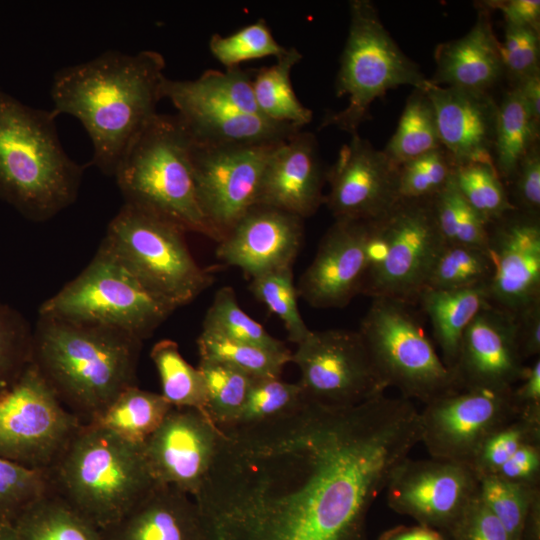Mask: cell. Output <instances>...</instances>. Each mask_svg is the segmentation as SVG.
<instances>
[{
	"label": "cell",
	"instance_id": "obj_50",
	"mask_svg": "<svg viewBox=\"0 0 540 540\" xmlns=\"http://www.w3.org/2000/svg\"><path fill=\"white\" fill-rule=\"evenodd\" d=\"M252 77L253 74L236 67L225 71L207 70L196 81L214 96L240 110L264 117L255 102Z\"/></svg>",
	"mask_w": 540,
	"mask_h": 540
},
{
	"label": "cell",
	"instance_id": "obj_60",
	"mask_svg": "<svg viewBox=\"0 0 540 540\" xmlns=\"http://www.w3.org/2000/svg\"><path fill=\"white\" fill-rule=\"evenodd\" d=\"M1 303V302H0Z\"/></svg>",
	"mask_w": 540,
	"mask_h": 540
},
{
	"label": "cell",
	"instance_id": "obj_56",
	"mask_svg": "<svg viewBox=\"0 0 540 540\" xmlns=\"http://www.w3.org/2000/svg\"><path fill=\"white\" fill-rule=\"evenodd\" d=\"M520 355L525 361L539 357L540 353V302L514 315Z\"/></svg>",
	"mask_w": 540,
	"mask_h": 540
},
{
	"label": "cell",
	"instance_id": "obj_57",
	"mask_svg": "<svg viewBox=\"0 0 540 540\" xmlns=\"http://www.w3.org/2000/svg\"><path fill=\"white\" fill-rule=\"evenodd\" d=\"M379 540H448L440 531L418 524L417 526H398L384 532Z\"/></svg>",
	"mask_w": 540,
	"mask_h": 540
},
{
	"label": "cell",
	"instance_id": "obj_10",
	"mask_svg": "<svg viewBox=\"0 0 540 540\" xmlns=\"http://www.w3.org/2000/svg\"><path fill=\"white\" fill-rule=\"evenodd\" d=\"M444 244L432 198L399 199L386 215L371 221L361 294L417 304Z\"/></svg>",
	"mask_w": 540,
	"mask_h": 540
},
{
	"label": "cell",
	"instance_id": "obj_55",
	"mask_svg": "<svg viewBox=\"0 0 540 540\" xmlns=\"http://www.w3.org/2000/svg\"><path fill=\"white\" fill-rule=\"evenodd\" d=\"M481 2L491 11H501L505 24L529 27L540 32L539 0H487Z\"/></svg>",
	"mask_w": 540,
	"mask_h": 540
},
{
	"label": "cell",
	"instance_id": "obj_30",
	"mask_svg": "<svg viewBox=\"0 0 540 540\" xmlns=\"http://www.w3.org/2000/svg\"><path fill=\"white\" fill-rule=\"evenodd\" d=\"M540 124L530 116L515 87H509L498 102L492 149L494 167L505 184L512 179L519 163L539 143Z\"/></svg>",
	"mask_w": 540,
	"mask_h": 540
},
{
	"label": "cell",
	"instance_id": "obj_18",
	"mask_svg": "<svg viewBox=\"0 0 540 540\" xmlns=\"http://www.w3.org/2000/svg\"><path fill=\"white\" fill-rule=\"evenodd\" d=\"M324 204L337 219L373 221L397 203V167L358 133L351 135L326 171Z\"/></svg>",
	"mask_w": 540,
	"mask_h": 540
},
{
	"label": "cell",
	"instance_id": "obj_23",
	"mask_svg": "<svg viewBox=\"0 0 540 540\" xmlns=\"http://www.w3.org/2000/svg\"><path fill=\"white\" fill-rule=\"evenodd\" d=\"M303 239L302 218L255 205L218 242L216 256L252 279L293 267Z\"/></svg>",
	"mask_w": 540,
	"mask_h": 540
},
{
	"label": "cell",
	"instance_id": "obj_17",
	"mask_svg": "<svg viewBox=\"0 0 540 540\" xmlns=\"http://www.w3.org/2000/svg\"><path fill=\"white\" fill-rule=\"evenodd\" d=\"M222 435L203 412L172 407L143 443L155 482L175 487L193 498L211 469Z\"/></svg>",
	"mask_w": 540,
	"mask_h": 540
},
{
	"label": "cell",
	"instance_id": "obj_38",
	"mask_svg": "<svg viewBox=\"0 0 540 540\" xmlns=\"http://www.w3.org/2000/svg\"><path fill=\"white\" fill-rule=\"evenodd\" d=\"M432 205L436 223L446 244H460L488 250L489 224L458 191L453 176L435 196Z\"/></svg>",
	"mask_w": 540,
	"mask_h": 540
},
{
	"label": "cell",
	"instance_id": "obj_32",
	"mask_svg": "<svg viewBox=\"0 0 540 540\" xmlns=\"http://www.w3.org/2000/svg\"><path fill=\"white\" fill-rule=\"evenodd\" d=\"M172 407L162 394L134 385L86 423L103 427L124 440L141 445L160 426Z\"/></svg>",
	"mask_w": 540,
	"mask_h": 540
},
{
	"label": "cell",
	"instance_id": "obj_6",
	"mask_svg": "<svg viewBox=\"0 0 540 540\" xmlns=\"http://www.w3.org/2000/svg\"><path fill=\"white\" fill-rule=\"evenodd\" d=\"M191 146L177 115L157 113L129 146L113 177L124 203L218 242L198 201Z\"/></svg>",
	"mask_w": 540,
	"mask_h": 540
},
{
	"label": "cell",
	"instance_id": "obj_46",
	"mask_svg": "<svg viewBox=\"0 0 540 540\" xmlns=\"http://www.w3.org/2000/svg\"><path fill=\"white\" fill-rule=\"evenodd\" d=\"M32 328L15 308L0 303V396L31 362Z\"/></svg>",
	"mask_w": 540,
	"mask_h": 540
},
{
	"label": "cell",
	"instance_id": "obj_22",
	"mask_svg": "<svg viewBox=\"0 0 540 540\" xmlns=\"http://www.w3.org/2000/svg\"><path fill=\"white\" fill-rule=\"evenodd\" d=\"M452 373L458 389L512 390L524 377L515 316L492 305L466 328Z\"/></svg>",
	"mask_w": 540,
	"mask_h": 540
},
{
	"label": "cell",
	"instance_id": "obj_3",
	"mask_svg": "<svg viewBox=\"0 0 540 540\" xmlns=\"http://www.w3.org/2000/svg\"><path fill=\"white\" fill-rule=\"evenodd\" d=\"M142 342L118 329L38 315L31 362L65 407L89 422L136 385Z\"/></svg>",
	"mask_w": 540,
	"mask_h": 540
},
{
	"label": "cell",
	"instance_id": "obj_20",
	"mask_svg": "<svg viewBox=\"0 0 540 540\" xmlns=\"http://www.w3.org/2000/svg\"><path fill=\"white\" fill-rule=\"evenodd\" d=\"M162 96L173 104L192 141L199 144H277L302 130L246 113L209 93L196 79L166 77Z\"/></svg>",
	"mask_w": 540,
	"mask_h": 540
},
{
	"label": "cell",
	"instance_id": "obj_59",
	"mask_svg": "<svg viewBox=\"0 0 540 540\" xmlns=\"http://www.w3.org/2000/svg\"><path fill=\"white\" fill-rule=\"evenodd\" d=\"M0 540H18L17 533L12 522L0 520Z\"/></svg>",
	"mask_w": 540,
	"mask_h": 540
},
{
	"label": "cell",
	"instance_id": "obj_16",
	"mask_svg": "<svg viewBox=\"0 0 540 540\" xmlns=\"http://www.w3.org/2000/svg\"><path fill=\"white\" fill-rule=\"evenodd\" d=\"M391 509L445 536L478 494L471 466L449 460L406 458L386 486Z\"/></svg>",
	"mask_w": 540,
	"mask_h": 540
},
{
	"label": "cell",
	"instance_id": "obj_14",
	"mask_svg": "<svg viewBox=\"0 0 540 540\" xmlns=\"http://www.w3.org/2000/svg\"><path fill=\"white\" fill-rule=\"evenodd\" d=\"M280 143L207 145L192 141L198 201L219 241L256 205L265 167Z\"/></svg>",
	"mask_w": 540,
	"mask_h": 540
},
{
	"label": "cell",
	"instance_id": "obj_12",
	"mask_svg": "<svg viewBox=\"0 0 540 540\" xmlns=\"http://www.w3.org/2000/svg\"><path fill=\"white\" fill-rule=\"evenodd\" d=\"M82 424L30 362L0 396V457L48 472Z\"/></svg>",
	"mask_w": 540,
	"mask_h": 540
},
{
	"label": "cell",
	"instance_id": "obj_2",
	"mask_svg": "<svg viewBox=\"0 0 540 540\" xmlns=\"http://www.w3.org/2000/svg\"><path fill=\"white\" fill-rule=\"evenodd\" d=\"M164 69L157 51L108 50L54 74L51 111L81 122L93 147L90 164L102 173L114 176L129 146L157 114Z\"/></svg>",
	"mask_w": 540,
	"mask_h": 540
},
{
	"label": "cell",
	"instance_id": "obj_8",
	"mask_svg": "<svg viewBox=\"0 0 540 540\" xmlns=\"http://www.w3.org/2000/svg\"><path fill=\"white\" fill-rule=\"evenodd\" d=\"M184 234L174 223L124 203L109 222L101 245L152 295L176 310L213 282L194 259Z\"/></svg>",
	"mask_w": 540,
	"mask_h": 540
},
{
	"label": "cell",
	"instance_id": "obj_53",
	"mask_svg": "<svg viewBox=\"0 0 540 540\" xmlns=\"http://www.w3.org/2000/svg\"><path fill=\"white\" fill-rule=\"evenodd\" d=\"M494 475L514 483L539 486L540 442L520 447Z\"/></svg>",
	"mask_w": 540,
	"mask_h": 540
},
{
	"label": "cell",
	"instance_id": "obj_54",
	"mask_svg": "<svg viewBox=\"0 0 540 540\" xmlns=\"http://www.w3.org/2000/svg\"><path fill=\"white\" fill-rule=\"evenodd\" d=\"M517 415L540 421V359L536 358L512 390Z\"/></svg>",
	"mask_w": 540,
	"mask_h": 540
},
{
	"label": "cell",
	"instance_id": "obj_58",
	"mask_svg": "<svg viewBox=\"0 0 540 540\" xmlns=\"http://www.w3.org/2000/svg\"><path fill=\"white\" fill-rule=\"evenodd\" d=\"M514 87L518 89L530 116L540 124V74L531 76Z\"/></svg>",
	"mask_w": 540,
	"mask_h": 540
},
{
	"label": "cell",
	"instance_id": "obj_5",
	"mask_svg": "<svg viewBox=\"0 0 540 540\" xmlns=\"http://www.w3.org/2000/svg\"><path fill=\"white\" fill-rule=\"evenodd\" d=\"M51 489L104 532L157 483L143 444L83 423L48 471Z\"/></svg>",
	"mask_w": 540,
	"mask_h": 540
},
{
	"label": "cell",
	"instance_id": "obj_19",
	"mask_svg": "<svg viewBox=\"0 0 540 540\" xmlns=\"http://www.w3.org/2000/svg\"><path fill=\"white\" fill-rule=\"evenodd\" d=\"M490 304L517 315L540 302V215L513 210L488 226Z\"/></svg>",
	"mask_w": 540,
	"mask_h": 540
},
{
	"label": "cell",
	"instance_id": "obj_11",
	"mask_svg": "<svg viewBox=\"0 0 540 540\" xmlns=\"http://www.w3.org/2000/svg\"><path fill=\"white\" fill-rule=\"evenodd\" d=\"M410 306L372 298L358 332L386 388L425 405L458 388Z\"/></svg>",
	"mask_w": 540,
	"mask_h": 540
},
{
	"label": "cell",
	"instance_id": "obj_52",
	"mask_svg": "<svg viewBox=\"0 0 540 540\" xmlns=\"http://www.w3.org/2000/svg\"><path fill=\"white\" fill-rule=\"evenodd\" d=\"M446 537L448 540H512L478 494L465 508Z\"/></svg>",
	"mask_w": 540,
	"mask_h": 540
},
{
	"label": "cell",
	"instance_id": "obj_25",
	"mask_svg": "<svg viewBox=\"0 0 540 540\" xmlns=\"http://www.w3.org/2000/svg\"><path fill=\"white\" fill-rule=\"evenodd\" d=\"M424 90L434 108L441 146L455 167L493 163L498 102L492 94L429 82Z\"/></svg>",
	"mask_w": 540,
	"mask_h": 540
},
{
	"label": "cell",
	"instance_id": "obj_29",
	"mask_svg": "<svg viewBox=\"0 0 540 540\" xmlns=\"http://www.w3.org/2000/svg\"><path fill=\"white\" fill-rule=\"evenodd\" d=\"M13 524L18 540H107L103 530L52 489L27 506Z\"/></svg>",
	"mask_w": 540,
	"mask_h": 540
},
{
	"label": "cell",
	"instance_id": "obj_21",
	"mask_svg": "<svg viewBox=\"0 0 540 540\" xmlns=\"http://www.w3.org/2000/svg\"><path fill=\"white\" fill-rule=\"evenodd\" d=\"M371 221L337 219L323 236L296 286L315 308H343L357 295L368 269Z\"/></svg>",
	"mask_w": 540,
	"mask_h": 540
},
{
	"label": "cell",
	"instance_id": "obj_40",
	"mask_svg": "<svg viewBox=\"0 0 540 540\" xmlns=\"http://www.w3.org/2000/svg\"><path fill=\"white\" fill-rule=\"evenodd\" d=\"M453 181L464 199L488 224L516 210L493 163L456 166Z\"/></svg>",
	"mask_w": 540,
	"mask_h": 540
},
{
	"label": "cell",
	"instance_id": "obj_44",
	"mask_svg": "<svg viewBox=\"0 0 540 540\" xmlns=\"http://www.w3.org/2000/svg\"><path fill=\"white\" fill-rule=\"evenodd\" d=\"M286 49L275 40L263 19L227 36L213 34L209 41L212 56L226 69L236 68L243 62L263 57L278 58Z\"/></svg>",
	"mask_w": 540,
	"mask_h": 540
},
{
	"label": "cell",
	"instance_id": "obj_15",
	"mask_svg": "<svg viewBox=\"0 0 540 540\" xmlns=\"http://www.w3.org/2000/svg\"><path fill=\"white\" fill-rule=\"evenodd\" d=\"M512 390L464 388L425 404L420 443L432 458L471 466L484 440L517 416Z\"/></svg>",
	"mask_w": 540,
	"mask_h": 540
},
{
	"label": "cell",
	"instance_id": "obj_41",
	"mask_svg": "<svg viewBox=\"0 0 540 540\" xmlns=\"http://www.w3.org/2000/svg\"><path fill=\"white\" fill-rule=\"evenodd\" d=\"M305 401L298 383H288L280 377H254L240 416L227 430L286 417L296 412Z\"/></svg>",
	"mask_w": 540,
	"mask_h": 540
},
{
	"label": "cell",
	"instance_id": "obj_43",
	"mask_svg": "<svg viewBox=\"0 0 540 540\" xmlns=\"http://www.w3.org/2000/svg\"><path fill=\"white\" fill-rule=\"evenodd\" d=\"M293 267L272 271L251 279L253 296L284 324L288 339L296 345L310 333L297 304V289L293 282Z\"/></svg>",
	"mask_w": 540,
	"mask_h": 540
},
{
	"label": "cell",
	"instance_id": "obj_36",
	"mask_svg": "<svg viewBox=\"0 0 540 540\" xmlns=\"http://www.w3.org/2000/svg\"><path fill=\"white\" fill-rule=\"evenodd\" d=\"M493 271L488 250L445 243L431 269L426 288L462 290L489 286Z\"/></svg>",
	"mask_w": 540,
	"mask_h": 540
},
{
	"label": "cell",
	"instance_id": "obj_51",
	"mask_svg": "<svg viewBox=\"0 0 540 540\" xmlns=\"http://www.w3.org/2000/svg\"><path fill=\"white\" fill-rule=\"evenodd\" d=\"M516 210L540 215V146L536 144L519 163L506 186Z\"/></svg>",
	"mask_w": 540,
	"mask_h": 540
},
{
	"label": "cell",
	"instance_id": "obj_42",
	"mask_svg": "<svg viewBox=\"0 0 540 540\" xmlns=\"http://www.w3.org/2000/svg\"><path fill=\"white\" fill-rule=\"evenodd\" d=\"M478 495L497 517L512 540H522L525 522L539 486L510 482L497 475L478 478Z\"/></svg>",
	"mask_w": 540,
	"mask_h": 540
},
{
	"label": "cell",
	"instance_id": "obj_49",
	"mask_svg": "<svg viewBox=\"0 0 540 540\" xmlns=\"http://www.w3.org/2000/svg\"><path fill=\"white\" fill-rule=\"evenodd\" d=\"M505 77L509 87L540 74V32L529 27L505 24L500 42Z\"/></svg>",
	"mask_w": 540,
	"mask_h": 540
},
{
	"label": "cell",
	"instance_id": "obj_39",
	"mask_svg": "<svg viewBox=\"0 0 540 540\" xmlns=\"http://www.w3.org/2000/svg\"><path fill=\"white\" fill-rule=\"evenodd\" d=\"M202 330L271 351L288 350L283 342L271 336L260 323L243 311L234 290L229 286L217 290L206 312Z\"/></svg>",
	"mask_w": 540,
	"mask_h": 540
},
{
	"label": "cell",
	"instance_id": "obj_4",
	"mask_svg": "<svg viewBox=\"0 0 540 540\" xmlns=\"http://www.w3.org/2000/svg\"><path fill=\"white\" fill-rule=\"evenodd\" d=\"M55 119L0 89V199L34 222L75 202L85 170L64 151Z\"/></svg>",
	"mask_w": 540,
	"mask_h": 540
},
{
	"label": "cell",
	"instance_id": "obj_45",
	"mask_svg": "<svg viewBox=\"0 0 540 540\" xmlns=\"http://www.w3.org/2000/svg\"><path fill=\"white\" fill-rule=\"evenodd\" d=\"M455 165L443 147L397 167L398 199L432 198L452 179Z\"/></svg>",
	"mask_w": 540,
	"mask_h": 540
},
{
	"label": "cell",
	"instance_id": "obj_37",
	"mask_svg": "<svg viewBox=\"0 0 540 540\" xmlns=\"http://www.w3.org/2000/svg\"><path fill=\"white\" fill-rule=\"evenodd\" d=\"M200 359L227 364L252 377H280L292 353L271 351L202 330L197 339Z\"/></svg>",
	"mask_w": 540,
	"mask_h": 540
},
{
	"label": "cell",
	"instance_id": "obj_27",
	"mask_svg": "<svg viewBox=\"0 0 540 540\" xmlns=\"http://www.w3.org/2000/svg\"><path fill=\"white\" fill-rule=\"evenodd\" d=\"M105 534L107 540H205L194 500L162 484H156Z\"/></svg>",
	"mask_w": 540,
	"mask_h": 540
},
{
	"label": "cell",
	"instance_id": "obj_47",
	"mask_svg": "<svg viewBox=\"0 0 540 540\" xmlns=\"http://www.w3.org/2000/svg\"><path fill=\"white\" fill-rule=\"evenodd\" d=\"M536 442H540V421L517 415L484 440L471 467L478 478L495 474L520 447Z\"/></svg>",
	"mask_w": 540,
	"mask_h": 540
},
{
	"label": "cell",
	"instance_id": "obj_34",
	"mask_svg": "<svg viewBox=\"0 0 540 540\" xmlns=\"http://www.w3.org/2000/svg\"><path fill=\"white\" fill-rule=\"evenodd\" d=\"M159 374L162 396L176 408H194L206 414V387L198 368L181 355L178 344L170 339L155 343L150 352Z\"/></svg>",
	"mask_w": 540,
	"mask_h": 540
},
{
	"label": "cell",
	"instance_id": "obj_35",
	"mask_svg": "<svg viewBox=\"0 0 540 540\" xmlns=\"http://www.w3.org/2000/svg\"><path fill=\"white\" fill-rule=\"evenodd\" d=\"M206 387V415L220 430L231 428L246 403L254 377L224 363L200 359Z\"/></svg>",
	"mask_w": 540,
	"mask_h": 540
},
{
	"label": "cell",
	"instance_id": "obj_9",
	"mask_svg": "<svg viewBox=\"0 0 540 540\" xmlns=\"http://www.w3.org/2000/svg\"><path fill=\"white\" fill-rule=\"evenodd\" d=\"M173 311L100 244L89 264L41 304L38 315L118 329L143 341Z\"/></svg>",
	"mask_w": 540,
	"mask_h": 540
},
{
	"label": "cell",
	"instance_id": "obj_33",
	"mask_svg": "<svg viewBox=\"0 0 540 540\" xmlns=\"http://www.w3.org/2000/svg\"><path fill=\"white\" fill-rule=\"evenodd\" d=\"M441 146L436 117L426 91L413 88L395 133L382 150L396 166Z\"/></svg>",
	"mask_w": 540,
	"mask_h": 540
},
{
	"label": "cell",
	"instance_id": "obj_26",
	"mask_svg": "<svg viewBox=\"0 0 540 540\" xmlns=\"http://www.w3.org/2000/svg\"><path fill=\"white\" fill-rule=\"evenodd\" d=\"M477 18L464 36L439 43L434 50L436 69L428 82L443 87L488 92L505 77L500 41L492 12L475 2Z\"/></svg>",
	"mask_w": 540,
	"mask_h": 540
},
{
	"label": "cell",
	"instance_id": "obj_1",
	"mask_svg": "<svg viewBox=\"0 0 540 540\" xmlns=\"http://www.w3.org/2000/svg\"><path fill=\"white\" fill-rule=\"evenodd\" d=\"M198 493L205 540H369V510L420 443V412L385 394L222 432Z\"/></svg>",
	"mask_w": 540,
	"mask_h": 540
},
{
	"label": "cell",
	"instance_id": "obj_28",
	"mask_svg": "<svg viewBox=\"0 0 540 540\" xmlns=\"http://www.w3.org/2000/svg\"><path fill=\"white\" fill-rule=\"evenodd\" d=\"M417 304L430 320L442 361L452 370L466 328L481 310L491 305L488 286L462 290L426 288Z\"/></svg>",
	"mask_w": 540,
	"mask_h": 540
},
{
	"label": "cell",
	"instance_id": "obj_31",
	"mask_svg": "<svg viewBox=\"0 0 540 540\" xmlns=\"http://www.w3.org/2000/svg\"><path fill=\"white\" fill-rule=\"evenodd\" d=\"M302 54L289 47L277 62L253 72L252 88L260 113L268 120L299 129L312 121V111L297 98L291 83V71Z\"/></svg>",
	"mask_w": 540,
	"mask_h": 540
},
{
	"label": "cell",
	"instance_id": "obj_7",
	"mask_svg": "<svg viewBox=\"0 0 540 540\" xmlns=\"http://www.w3.org/2000/svg\"><path fill=\"white\" fill-rule=\"evenodd\" d=\"M349 29L335 79L337 97H348L347 106L327 113L321 128L334 126L357 134L371 119L372 103L402 85L425 88L428 78L418 64L397 45L370 0L349 2Z\"/></svg>",
	"mask_w": 540,
	"mask_h": 540
},
{
	"label": "cell",
	"instance_id": "obj_13",
	"mask_svg": "<svg viewBox=\"0 0 540 540\" xmlns=\"http://www.w3.org/2000/svg\"><path fill=\"white\" fill-rule=\"evenodd\" d=\"M291 362L299 368L305 398L321 405L350 407L387 389L358 331L311 330Z\"/></svg>",
	"mask_w": 540,
	"mask_h": 540
},
{
	"label": "cell",
	"instance_id": "obj_48",
	"mask_svg": "<svg viewBox=\"0 0 540 540\" xmlns=\"http://www.w3.org/2000/svg\"><path fill=\"white\" fill-rule=\"evenodd\" d=\"M50 490L48 472L0 457V520L13 523L27 506Z\"/></svg>",
	"mask_w": 540,
	"mask_h": 540
},
{
	"label": "cell",
	"instance_id": "obj_24",
	"mask_svg": "<svg viewBox=\"0 0 540 540\" xmlns=\"http://www.w3.org/2000/svg\"><path fill=\"white\" fill-rule=\"evenodd\" d=\"M326 181L316 137L302 130L273 150L265 167L256 205L271 207L302 219L325 202Z\"/></svg>",
	"mask_w": 540,
	"mask_h": 540
}]
</instances>
